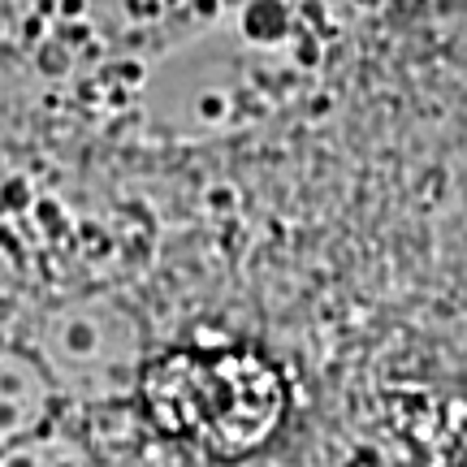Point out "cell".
<instances>
[{"mask_svg":"<svg viewBox=\"0 0 467 467\" xmlns=\"http://www.w3.org/2000/svg\"><path fill=\"white\" fill-rule=\"evenodd\" d=\"M139 399L161 433L213 459L260 451L285 420L282 372L238 347L173 350L148 364Z\"/></svg>","mask_w":467,"mask_h":467,"instance_id":"6da1fadb","label":"cell"},{"mask_svg":"<svg viewBox=\"0 0 467 467\" xmlns=\"http://www.w3.org/2000/svg\"><path fill=\"white\" fill-rule=\"evenodd\" d=\"M39 364L48 368L52 385L83 402H113L143 385V342L126 317L113 312H66L52 320L39 347Z\"/></svg>","mask_w":467,"mask_h":467,"instance_id":"7a4b0ae2","label":"cell"},{"mask_svg":"<svg viewBox=\"0 0 467 467\" xmlns=\"http://www.w3.org/2000/svg\"><path fill=\"white\" fill-rule=\"evenodd\" d=\"M57 385L48 368L31 355H0V454L26 446L35 437L52 433Z\"/></svg>","mask_w":467,"mask_h":467,"instance_id":"3957f363","label":"cell"},{"mask_svg":"<svg viewBox=\"0 0 467 467\" xmlns=\"http://www.w3.org/2000/svg\"><path fill=\"white\" fill-rule=\"evenodd\" d=\"M0 467H91V459L69 437L44 433L26 441V446H17V451L0 454Z\"/></svg>","mask_w":467,"mask_h":467,"instance_id":"277c9868","label":"cell"}]
</instances>
